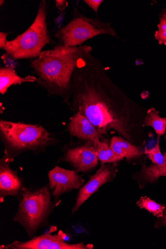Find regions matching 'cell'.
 I'll list each match as a JSON object with an SVG mask.
<instances>
[{
	"label": "cell",
	"instance_id": "cell-1",
	"mask_svg": "<svg viewBox=\"0 0 166 249\" xmlns=\"http://www.w3.org/2000/svg\"><path fill=\"white\" fill-rule=\"evenodd\" d=\"M71 84V110L81 113L102 135L113 130L132 142L142 107L111 79L99 58L92 53L82 58Z\"/></svg>",
	"mask_w": 166,
	"mask_h": 249
},
{
	"label": "cell",
	"instance_id": "cell-2",
	"mask_svg": "<svg viewBox=\"0 0 166 249\" xmlns=\"http://www.w3.org/2000/svg\"><path fill=\"white\" fill-rule=\"evenodd\" d=\"M92 50L89 45L67 47L57 44L52 50L42 51L31 63L38 77L37 84L46 89L50 96H59L69 106L74 73L80 60Z\"/></svg>",
	"mask_w": 166,
	"mask_h": 249
},
{
	"label": "cell",
	"instance_id": "cell-3",
	"mask_svg": "<svg viewBox=\"0 0 166 249\" xmlns=\"http://www.w3.org/2000/svg\"><path fill=\"white\" fill-rule=\"evenodd\" d=\"M49 1H40L36 17L29 28L15 39L8 40L1 58L5 64L9 61L37 58L47 44L55 42L49 35L47 16Z\"/></svg>",
	"mask_w": 166,
	"mask_h": 249
},
{
	"label": "cell",
	"instance_id": "cell-4",
	"mask_svg": "<svg viewBox=\"0 0 166 249\" xmlns=\"http://www.w3.org/2000/svg\"><path fill=\"white\" fill-rule=\"evenodd\" d=\"M14 221L25 229L29 236L35 235L43 225L52 209L49 187L35 190L23 188Z\"/></svg>",
	"mask_w": 166,
	"mask_h": 249
},
{
	"label": "cell",
	"instance_id": "cell-5",
	"mask_svg": "<svg viewBox=\"0 0 166 249\" xmlns=\"http://www.w3.org/2000/svg\"><path fill=\"white\" fill-rule=\"evenodd\" d=\"M100 35L119 38L110 22L98 18H90L74 8V15L69 23L56 31L54 36L59 44L67 47H78L87 40Z\"/></svg>",
	"mask_w": 166,
	"mask_h": 249
},
{
	"label": "cell",
	"instance_id": "cell-6",
	"mask_svg": "<svg viewBox=\"0 0 166 249\" xmlns=\"http://www.w3.org/2000/svg\"><path fill=\"white\" fill-rule=\"evenodd\" d=\"M0 130L4 141L14 150H34L53 141L51 134L43 127L1 120Z\"/></svg>",
	"mask_w": 166,
	"mask_h": 249
},
{
	"label": "cell",
	"instance_id": "cell-7",
	"mask_svg": "<svg viewBox=\"0 0 166 249\" xmlns=\"http://www.w3.org/2000/svg\"><path fill=\"white\" fill-rule=\"evenodd\" d=\"M51 230L47 233L35 237L27 242L14 241L1 249H92V244L85 245L83 243L70 244L65 242V234L60 232L52 235Z\"/></svg>",
	"mask_w": 166,
	"mask_h": 249
},
{
	"label": "cell",
	"instance_id": "cell-8",
	"mask_svg": "<svg viewBox=\"0 0 166 249\" xmlns=\"http://www.w3.org/2000/svg\"><path fill=\"white\" fill-rule=\"evenodd\" d=\"M117 172L115 163L102 164L95 174L90 177L88 182L80 189L72 213H75L83 203L101 186L111 182Z\"/></svg>",
	"mask_w": 166,
	"mask_h": 249
},
{
	"label": "cell",
	"instance_id": "cell-9",
	"mask_svg": "<svg viewBox=\"0 0 166 249\" xmlns=\"http://www.w3.org/2000/svg\"><path fill=\"white\" fill-rule=\"evenodd\" d=\"M50 187L56 201L63 194L81 189L84 179L74 170L55 167L49 174Z\"/></svg>",
	"mask_w": 166,
	"mask_h": 249
},
{
	"label": "cell",
	"instance_id": "cell-10",
	"mask_svg": "<svg viewBox=\"0 0 166 249\" xmlns=\"http://www.w3.org/2000/svg\"><path fill=\"white\" fill-rule=\"evenodd\" d=\"M65 160L77 172L86 173L98 165L99 159L93 144L87 142L84 145L69 150Z\"/></svg>",
	"mask_w": 166,
	"mask_h": 249
},
{
	"label": "cell",
	"instance_id": "cell-11",
	"mask_svg": "<svg viewBox=\"0 0 166 249\" xmlns=\"http://www.w3.org/2000/svg\"><path fill=\"white\" fill-rule=\"evenodd\" d=\"M12 158L5 152L0 166V198L4 201L7 196H17L23 189L21 181L15 172L9 167Z\"/></svg>",
	"mask_w": 166,
	"mask_h": 249
},
{
	"label": "cell",
	"instance_id": "cell-12",
	"mask_svg": "<svg viewBox=\"0 0 166 249\" xmlns=\"http://www.w3.org/2000/svg\"><path fill=\"white\" fill-rule=\"evenodd\" d=\"M68 130L71 135L93 145L100 141L102 135L91 121L80 112L70 119Z\"/></svg>",
	"mask_w": 166,
	"mask_h": 249
},
{
	"label": "cell",
	"instance_id": "cell-13",
	"mask_svg": "<svg viewBox=\"0 0 166 249\" xmlns=\"http://www.w3.org/2000/svg\"><path fill=\"white\" fill-rule=\"evenodd\" d=\"M37 81V77L29 75L21 77L17 75L14 65L6 67H1L0 69V93L5 95L8 88L16 85H21L23 83H34Z\"/></svg>",
	"mask_w": 166,
	"mask_h": 249
},
{
	"label": "cell",
	"instance_id": "cell-14",
	"mask_svg": "<svg viewBox=\"0 0 166 249\" xmlns=\"http://www.w3.org/2000/svg\"><path fill=\"white\" fill-rule=\"evenodd\" d=\"M110 146L115 153L126 158L128 161L135 159L143 154L139 147L132 145L120 137H113L111 140Z\"/></svg>",
	"mask_w": 166,
	"mask_h": 249
},
{
	"label": "cell",
	"instance_id": "cell-15",
	"mask_svg": "<svg viewBox=\"0 0 166 249\" xmlns=\"http://www.w3.org/2000/svg\"><path fill=\"white\" fill-rule=\"evenodd\" d=\"M142 126L144 127H152L160 138L166 131V118H161L158 110L155 108H151L147 111Z\"/></svg>",
	"mask_w": 166,
	"mask_h": 249
},
{
	"label": "cell",
	"instance_id": "cell-16",
	"mask_svg": "<svg viewBox=\"0 0 166 249\" xmlns=\"http://www.w3.org/2000/svg\"><path fill=\"white\" fill-rule=\"evenodd\" d=\"M93 145L95 147L99 160L102 164L115 163L122 161L125 158L113 151L107 140L103 142L100 141Z\"/></svg>",
	"mask_w": 166,
	"mask_h": 249
},
{
	"label": "cell",
	"instance_id": "cell-17",
	"mask_svg": "<svg viewBox=\"0 0 166 249\" xmlns=\"http://www.w3.org/2000/svg\"><path fill=\"white\" fill-rule=\"evenodd\" d=\"M166 142V136L165 137ZM164 163L161 167H158L154 164L142 167L139 173L140 178L144 182L152 183L157 180L161 177H166V151L164 154Z\"/></svg>",
	"mask_w": 166,
	"mask_h": 249
},
{
	"label": "cell",
	"instance_id": "cell-18",
	"mask_svg": "<svg viewBox=\"0 0 166 249\" xmlns=\"http://www.w3.org/2000/svg\"><path fill=\"white\" fill-rule=\"evenodd\" d=\"M136 205L141 209H144L158 218L163 216L165 206L152 200L147 196L141 197L136 202Z\"/></svg>",
	"mask_w": 166,
	"mask_h": 249
},
{
	"label": "cell",
	"instance_id": "cell-19",
	"mask_svg": "<svg viewBox=\"0 0 166 249\" xmlns=\"http://www.w3.org/2000/svg\"><path fill=\"white\" fill-rule=\"evenodd\" d=\"M145 153L147 155L148 159L152 162V164L158 167H161L164 163V157L160 150L159 142L152 148L146 149Z\"/></svg>",
	"mask_w": 166,
	"mask_h": 249
},
{
	"label": "cell",
	"instance_id": "cell-20",
	"mask_svg": "<svg viewBox=\"0 0 166 249\" xmlns=\"http://www.w3.org/2000/svg\"><path fill=\"white\" fill-rule=\"evenodd\" d=\"M160 22L157 25L158 30L155 32L154 37L159 44L166 43V9L162 11L159 15Z\"/></svg>",
	"mask_w": 166,
	"mask_h": 249
},
{
	"label": "cell",
	"instance_id": "cell-21",
	"mask_svg": "<svg viewBox=\"0 0 166 249\" xmlns=\"http://www.w3.org/2000/svg\"><path fill=\"white\" fill-rule=\"evenodd\" d=\"M83 2L97 14L99 9L104 1L103 0H84Z\"/></svg>",
	"mask_w": 166,
	"mask_h": 249
},
{
	"label": "cell",
	"instance_id": "cell-22",
	"mask_svg": "<svg viewBox=\"0 0 166 249\" xmlns=\"http://www.w3.org/2000/svg\"><path fill=\"white\" fill-rule=\"evenodd\" d=\"M10 33L0 32V49L4 50L6 47L7 38Z\"/></svg>",
	"mask_w": 166,
	"mask_h": 249
},
{
	"label": "cell",
	"instance_id": "cell-23",
	"mask_svg": "<svg viewBox=\"0 0 166 249\" xmlns=\"http://www.w3.org/2000/svg\"><path fill=\"white\" fill-rule=\"evenodd\" d=\"M55 3L56 8L61 12H63L68 5L66 0H55Z\"/></svg>",
	"mask_w": 166,
	"mask_h": 249
},
{
	"label": "cell",
	"instance_id": "cell-24",
	"mask_svg": "<svg viewBox=\"0 0 166 249\" xmlns=\"http://www.w3.org/2000/svg\"><path fill=\"white\" fill-rule=\"evenodd\" d=\"M164 226H166V211H165L162 217L158 218V220L155 224V228H159Z\"/></svg>",
	"mask_w": 166,
	"mask_h": 249
},
{
	"label": "cell",
	"instance_id": "cell-25",
	"mask_svg": "<svg viewBox=\"0 0 166 249\" xmlns=\"http://www.w3.org/2000/svg\"><path fill=\"white\" fill-rule=\"evenodd\" d=\"M5 3V1L4 0H0V7H2Z\"/></svg>",
	"mask_w": 166,
	"mask_h": 249
},
{
	"label": "cell",
	"instance_id": "cell-26",
	"mask_svg": "<svg viewBox=\"0 0 166 249\" xmlns=\"http://www.w3.org/2000/svg\"><path fill=\"white\" fill-rule=\"evenodd\" d=\"M165 45H166V43L165 44Z\"/></svg>",
	"mask_w": 166,
	"mask_h": 249
}]
</instances>
